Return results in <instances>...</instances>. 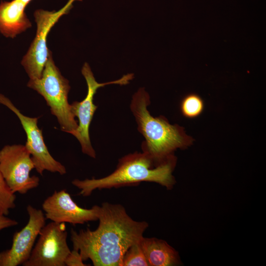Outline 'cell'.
Listing matches in <instances>:
<instances>
[{"instance_id": "obj_1", "label": "cell", "mask_w": 266, "mask_h": 266, "mask_svg": "<svg viewBox=\"0 0 266 266\" xmlns=\"http://www.w3.org/2000/svg\"><path fill=\"white\" fill-rule=\"evenodd\" d=\"M98 220L95 230H71L73 249L95 266H122L125 253L140 241L148 223L133 219L122 205L108 202L100 206Z\"/></svg>"}, {"instance_id": "obj_2", "label": "cell", "mask_w": 266, "mask_h": 266, "mask_svg": "<svg viewBox=\"0 0 266 266\" xmlns=\"http://www.w3.org/2000/svg\"><path fill=\"white\" fill-rule=\"evenodd\" d=\"M176 162L174 155L158 162L146 153L135 152L121 158L115 170L105 177L76 179L71 183L84 197L89 196L97 189L136 186L141 182H155L171 190L176 183L172 175Z\"/></svg>"}, {"instance_id": "obj_3", "label": "cell", "mask_w": 266, "mask_h": 266, "mask_svg": "<svg viewBox=\"0 0 266 266\" xmlns=\"http://www.w3.org/2000/svg\"><path fill=\"white\" fill-rule=\"evenodd\" d=\"M150 104L148 93L141 88L133 95L130 109L137 130L145 139L141 146L142 152L162 162L173 155L177 148L187 146L191 141L181 127L170 124L164 117L152 116L147 109Z\"/></svg>"}, {"instance_id": "obj_4", "label": "cell", "mask_w": 266, "mask_h": 266, "mask_svg": "<svg viewBox=\"0 0 266 266\" xmlns=\"http://www.w3.org/2000/svg\"><path fill=\"white\" fill-rule=\"evenodd\" d=\"M28 87L36 91L46 100L50 111L55 116L62 131L71 133L77 128L68 102L70 90L68 81L56 66L50 51L40 78L30 79Z\"/></svg>"}, {"instance_id": "obj_5", "label": "cell", "mask_w": 266, "mask_h": 266, "mask_svg": "<svg viewBox=\"0 0 266 266\" xmlns=\"http://www.w3.org/2000/svg\"><path fill=\"white\" fill-rule=\"evenodd\" d=\"M87 84V94L81 101H74L70 104V110L75 117L78 118L77 128L70 134L74 136L79 142L82 152L93 158L96 156V152L92 146L89 129L94 113L98 106L94 103V98L98 89L109 84L125 85L133 78V74L124 75L121 78L106 83H100L95 79L90 66L85 63L81 69Z\"/></svg>"}, {"instance_id": "obj_6", "label": "cell", "mask_w": 266, "mask_h": 266, "mask_svg": "<svg viewBox=\"0 0 266 266\" xmlns=\"http://www.w3.org/2000/svg\"><path fill=\"white\" fill-rule=\"evenodd\" d=\"M75 0H68L58 11L37 9L33 16L36 24V33L21 64L31 79L40 78L50 51L47 46V37L52 28L60 18L68 13Z\"/></svg>"}, {"instance_id": "obj_7", "label": "cell", "mask_w": 266, "mask_h": 266, "mask_svg": "<svg viewBox=\"0 0 266 266\" xmlns=\"http://www.w3.org/2000/svg\"><path fill=\"white\" fill-rule=\"evenodd\" d=\"M34 165L25 145H6L0 150V172L8 187L14 193L25 194L36 188L39 178L31 176Z\"/></svg>"}, {"instance_id": "obj_8", "label": "cell", "mask_w": 266, "mask_h": 266, "mask_svg": "<svg viewBox=\"0 0 266 266\" xmlns=\"http://www.w3.org/2000/svg\"><path fill=\"white\" fill-rule=\"evenodd\" d=\"M30 257L23 266H65L70 252L67 243L65 223L45 225L38 235Z\"/></svg>"}, {"instance_id": "obj_9", "label": "cell", "mask_w": 266, "mask_h": 266, "mask_svg": "<svg viewBox=\"0 0 266 266\" xmlns=\"http://www.w3.org/2000/svg\"><path fill=\"white\" fill-rule=\"evenodd\" d=\"M0 103L12 111L20 120L27 136L25 146L31 155L36 171L41 175L44 170L58 172L61 175L66 174V170L65 166L56 160L48 150L44 141L42 130L37 126L38 118L23 115L8 98L1 94Z\"/></svg>"}, {"instance_id": "obj_10", "label": "cell", "mask_w": 266, "mask_h": 266, "mask_svg": "<svg viewBox=\"0 0 266 266\" xmlns=\"http://www.w3.org/2000/svg\"><path fill=\"white\" fill-rule=\"evenodd\" d=\"M27 211L28 222L21 231L14 234L11 248L0 252V266H17L26 262L45 225L46 218L41 209L29 204Z\"/></svg>"}, {"instance_id": "obj_11", "label": "cell", "mask_w": 266, "mask_h": 266, "mask_svg": "<svg viewBox=\"0 0 266 266\" xmlns=\"http://www.w3.org/2000/svg\"><path fill=\"white\" fill-rule=\"evenodd\" d=\"M46 219L61 223H68L73 225L83 224L98 220L100 206L94 205L90 209L79 206L66 190L55 191L42 204Z\"/></svg>"}, {"instance_id": "obj_12", "label": "cell", "mask_w": 266, "mask_h": 266, "mask_svg": "<svg viewBox=\"0 0 266 266\" xmlns=\"http://www.w3.org/2000/svg\"><path fill=\"white\" fill-rule=\"evenodd\" d=\"M29 3L26 0H12L0 2V33L13 38L32 26L25 9Z\"/></svg>"}, {"instance_id": "obj_13", "label": "cell", "mask_w": 266, "mask_h": 266, "mask_svg": "<svg viewBox=\"0 0 266 266\" xmlns=\"http://www.w3.org/2000/svg\"><path fill=\"white\" fill-rule=\"evenodd\" d=\"M139 243L149 266H174L181 264L178 252L165 240L143 236Z\"/></svg>"}, {"instance_id": "obj_14", "label": "cell", "mask_w": 266, "mask_h": 266, "mask_svg": "<svg viewBox=\"0 0 266 266\" xmlns=\"http://www.w3.org/2000/svg\"><path fill=\"white\" fill-rule=\"evenodd\" d=\"M204 106L202 98L196 94L191 93L183 98L180 107L181 112L185 117L193 119L202 113Z\"/></svg>"}, {"instance_id": "obj_15", "label": "cell", "mask_w": 266, "mask_h": 266, "mask_svg": "<svg viewBox=\"0 0 266 266\" xmlns=\"http://www.w3.org/2000/svg\"><path fill=\"white\" fill-rule=\"evenodd\" d=\"M16 195L6 183L0 172V216L8 214L16 206Z\"/></svg>"}, {"instance_id": "obj_16", "label": "cell", "mask_w": 266, "mask_h": 266, "mask_svg": "<svg viewBox=\"0 0 266 266\" xmlns=\"http://www.w3.org/2000/svg\"><path fill=\"white\" fill-rule=\"evenodd\" d=\"M139 242L127 250L123 256L122 266H149Z\"/></svg>"}, {"instance_id": "obj_17", "label": "cell", "mask_w": 266, "mask_h": 266, "mask_svg": "<svg viewBox=\"0 0 266 266\" xmlns=\"http://www.w3.org/2000/svg\"><path fill=\"white\" fill-rule=\"evenodd\" d=\"M66 266H85L78 250L73 249L66 257L65 261Z\"/></svg>"}, {"instance_id": "obj_18", "label": "cell", "mask_w": 266, "mask_h": 266, "mask_svg": "<svg viewBox=\"0 0 266 266\" xmlns=\"http://www.w3.org/2000/svg\"><path fill=\"white\" fill-rule=\"evenodd\" d=\"M18 224L15 220H13L5 217V216H0V231L3 229L16 226Z\"/></svg>"}]
</instances>
